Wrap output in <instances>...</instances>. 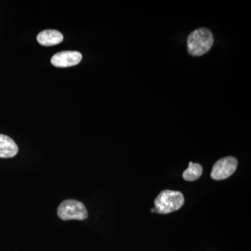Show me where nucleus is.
<instances>
[{
	"label": "nucleus",
	"instance_id": "2",
	"mask_svg": "<svg viewBox=\"0 0 251 251\" xmlns=\"http://www.w3.org/2000/svg\"><path fill=\"white\" fill-rule=\"evenodd\" d=\"M184 204V197L179 191L165 190L154 201L155 211L158 214H168L179 210Z\"/></svg>",
	"mask_w": 251,
	"mask_h": 251
},
{
	"label": "nucleus",
	"instance_id": "3",
	"mask_svg": "<svg viewBox=\"0 0 251 251\" xmlns=\"http://www.w3.org/2000/svg\"><path fill=\"white\" fill-rule=\"evenodd\" d=\"M57 216L63 221H84L88 217L87 208L80 201L69 199L63 201L57 210Z\"/></svg>",
	"mask_w": 251,
	"mask_h": 251
},
{
	"label": "nucleus",
	"instance_id": "8",
	"mask_svg": "<svg viewBox=\"0 0 251 251\" xmlns=\"http://www.w3.org/2000/svg\"><path fill=\"white\" fill-rule=\"evenodd\" d=\"M202 167L198 163L189 162L187 169L183 173V178L187 181H196L202 174Z\"/></svg>",
	"mask_w": 251,
	"mask_h": 251
},
{
	"label": "nucleus",
	"instance_id": "5",
	"mask_svg": "<svg viewBox=\"0 0 251 251\" xmlns=\"http://www.w3.org/2000/svg\"><path fill=\"white\" fill-rule=\"evenodd\" d=\"M82 58V54L77 51H63L54 54L51 63L54 67H70L78 64Z\"/></svg>",
	"mask_w": 251,
	"mask_h": 251
},
{
	"label": "nucleus",
	"instance_id": "6",
	"mask_svg": "<svg viewBox=\"0 0 251 251\" xmlns=\"http://www.w3.org/2000/svg\"><path fill=\"white\" fill-rule=\"evenodd\" d=\"M64 40V36L59 31L48 29L39 33L37 36V41L41 45L44 46H53L61 44Z\"/></svg>",
	"mask_w": 251,
	"mask_h": 251
},
{
	"label": "nucleus",
	"instance_id": "4",
	"mask_svg": "<svg viewBox=\"0 0 251 251\" xmlns=\"http://www.w3.org/2000/svg\"><path fill=\"white\" fill-rule=\"evenodd\" d=\"M238 161L233 156H227L216 161L212 168L211 177L214 180H224L233 175L237 170Z\"/></svg>",
	"mask_w": 251,
	"mask_h": 251
},
{
	"label": "nucleus",
	"instance_id": "1",
	"mask_svg": "<svg viewBox=\"0 0 251 251\" xmlns=\"http://www.w3.org/2000/svg\"><path fill=\"white\" fill-rule=\"evenodd\" d=\"M214 35L207 28H199L192 31L187 39L188 53L200 57L210 50L214 44Z\"/></svg>",
	"mask_w": 251,
	"mask_h": 251
},
{
	"label": "nucleus",
	"instance_id": "7",
	"mask_svg": "<svg viewBox=\"0 0 251 251\" xmlns=\"http://www.w3.org/2000/svg\"><path fill=\"white\" fill-rule=\"evenodd\" d=\"M18 153V148L14 140L7 135L0 134V158H13Z\"/></svg>",
	"mask_w": 251,
	"mask_h": 251
}]
</instances>
